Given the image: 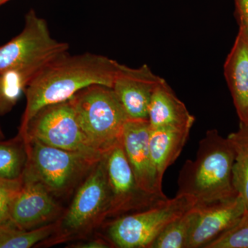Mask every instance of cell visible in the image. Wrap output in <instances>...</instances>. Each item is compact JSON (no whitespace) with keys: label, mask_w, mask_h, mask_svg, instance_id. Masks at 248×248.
I'll return each mask as SVG.
<instances>
[{"label":"cell","mask_w":248,"mask_h":248,"mask_svg":"<svg viewBox=\"0 0 248 248\" xmlns=\"http://www.w3.org/2000/svg\"><path fill=\"white\" fill-rule=\"evenodd\" d=\"M68 45L50 35L47 22L31 10L20 33L0 46V75L16 72L29 81L49 62L68 53Z\"/></svg>","instance_id":"4"},{"label":"cell","mask_w":248,"mask_h":248,"mask_svg":"<svg viewBox=\"0 0 248 248\" xmlns=\"http://www.w3.org/2000/svg\"><path fill=\"white\" fill-rule=\"evenodd\" d=\"M191 128L174 125L151 128L150 151L158 179L161 183L166 170L182 153Z\"/></svg>","instance_id":"16"},{"label":"cell","mask_w":248,"mask_h":248,"mask_svg":"<svg viewBox=\"0 0 248 248\" xmlns=\"http://www.w3.org/2000/svg\"><path fill=\"white\" fill-rule=\"evenodd\" d=\"M108 179L112 195L110 217L117 218L138 213L169 200L166 195H151L140 188L127 159L122 141L106 155Z\"/></svg>","instance_id":"9"},{"label":"cell","mask_w":248,"mask_h":248,"mask_svg":"<svg viewBox=\"0 0 248 248\" xmlns=\"http://www.w3.org/2000/svg\"><path fill=\"white\" fill-rule=\"evenodd\" d=\"M71 101L83 131L102 154L107 155L122 141L128 117L112 88L91 85Z\"/></svg>","instance_id":"3"},{"label":"cell","mask_w":248,"mask_h":248,"mask_svg":"<svg viewBox=\"0 0 248 248\" xmlns=\"http://www.w3.org/2000/svg\"><path fill=\"white\" fill-rule=\"evenodd\" d=\"M8 1H9V0H0V6L1 4H4V3L7 2Z\"/></svg>","instance_id":"26"},{"label":"cell","mask_w":248,"mask_h":248,"mask_svg":"<svg viewBox=\"0 0 248 248\" xmlns=\"http://www.w3.org/2000/svg\"><path fill=\"white\" fill-rule=\"evenodd\" d=\"M197 217L187 248H205L236 224L246 211L239 195L229 200L196 205Z\"/></svg>","instance_id":"13"},{"label":"cell","mask_w":248,"mask_h":248,"mask_svg":"<svg viewBox=\"0 0 248 248\" xmlns=\"http://www.w3.org/2000/svg\"><path fill=\"white\" fill-rule=\"evenodd\" d=\"M48 146L102 159V154L90 141L78 122L71 99L41 109L19 133Z\"/></svg>","instance_id":"7"},{"label":"cell","mask_w":248,"mask_h":248,"mask_svg":"<svg viewBox=\"0 0 248 248\" xmlns=\"http://www.w3.org/2000/svg\"><path fill=\"white\" fill-rule=\"evenodd\" d=\"M234 151L228 138L216 129L208 130L199 143L195 160H187L179 172L177 195L189 197L196 205L238 196L233 185Z\"/></svg>","instance_id":"2"},{"label":"cell","mask_w":248,"mask_h":248,"mask_svg":"<svg viewBox=\"0 0 248 248\" xmlns=\"http://www.w3.org/2000/svg\"><path fill=\"white\" fill-rule=\"evenodd\" d=\"M234 151L233 185L248 210V124L239 123V129L228 135Z\"/></svg>","instance_id":"17"},{"label":"cell","mask_w":248,"mask_h":248,"mask_svg":"<svg viewBox=\"0 0 248 248\" xmlns=\"http://www.w3.org/2000/svg\"><path fill=\"white\" fill-rule=\"evenodd\" d=\"M60 211L43 183L25 167L22 185L11 203L8 221L21 229H35L51 223Z\"/></svg>","instance_id":"10"},{"label":"cell","mask_w":248,"mask_h":248,"mask_svg":"<svg viewBox=\"0 0 248 248\" xmlns=\"http://www.w3.org/2000/svg\"><path fill=\"white\" fill-rule=\"evenodd\" d=\"M148 120L151 128L168 125L192 128L195 118L163 79L152 95Z\"/></svg>","instance_id":"15"},{"label":"cell","mask_w":248,"mask_h":248,"mask_svg":"<svg viewBox=\"0 0 248 248\" xmlns=\"http://www.w3.org/2000/svg\"><path fill=\"white\" fill-rule=\"evenodd\" d=\"M23 140L27 153L25 167L54 195L66 194L101 159L48 146L35 139Z\"/></svg>","instance_id":"5"},{"label":"cell","mask_w":248,"mask_h":248,"mask_svg":"<svg viewBox=\"0 0 248 248\" xmlns=\"http://www.w3.org/2000/svg\"><path fill=\"white\" fill-rule=\"evenodd\" d=\"M148 120H130L124 124L122 141L140 188L151 195L165 196L152 160Z\"/></svg>","instance_id":"11"},{"label":"cell","mask_w":248,"mask_h":248,"mask_svg":"<svg viewBox=\"0 0 248 248\" xmlns=\"http://www.w3.org/2000/svg\"><path fill=\"white\" fill-rule=\"evenodd\" d=\"M197 217L195 205L171 222L155 240L151 248H187Z\"/></svg>","instance_id":"19"},{"label":"cell","mask_w":248,"mask_h":248,"mask_svg":"<svg viewBox=\"0 0 248 248\" xmlns=\"http://www.w3.org/2000/svg\"><path fill=\"white\" fill-rule=\"evenodd\" d=\"M106 155L91 170L80 186L71 206L59 223L56 240L81 234L110 217L112 195L108 179Z\"/></svg>","instance_id":"8"},{"label":"cell","mask_w":248,"mask_h":248,"mask_svg":"<svg viewBox=\"0 0 248 248\" xmlns=\"http://www.w3.org/2000/svg\"><path fill=\"white\" fill-rule=\"evenodd\" d=\"M19 138L17 141L0 143V178L16 180L22 177L27 153L24 140Z\"/></svg>","instance_id":"20"},{"label":"cell","mask_w":248,"mask_h":248,"mask_svg":"<svg viewBox=\"0 0 248 248\" xmlns=\"http://www.w3.org/2000/svg\"><path fill=\"white\" fill-rule=\"evenodd\" d=\"M119 64L107 57L89 53L72 56L66 53L49 62L24 91L27 105L19 133L43 108L69 100L91 85L112 88Z\"/></svg>","instance_id":"1"},{"label":"cell","mask_w":248,"mask_h":248,"mask_svg":"<svg viewBox=\"0 0 248 248\" xmlns=\"http://www.w3.org/2000/svg\"><path fill=\"white\" fill-rule=\"evenodd\" d=\"M223 69L240 122L248 124V31L244 27H239Z\"/></svg>","instance_id":"14"},{"label":"cell","mask_w":248,"mask_h":248,"mask_svg":"<svg viewBox=\"0 0 248 248\" xmlns=\"http://www.w3.org/2000/svg\"><path fill=\"white\" fill-rule=\"evenodd\" d=\"M235 16L239 27L248 31V0H234Z\"/></svg>","instance_id":"24"},{"label":"cell","mask_w":248,"mask_h":248,"mask_svg":"<svg viewBox=\"0 0 248 248\" xmlns=\"http://www.w3.org/2000/svg\"><path fill=\"white\" fill-rule=\"evenodd\" d=\"M59 223L32 230L18 228L7 221L0 225V248H29L48 239L58 231Z\"/></svg>","instance_id":"18"},{"label":"cell","mask_w":248,"mask_h":248,"mask_svg":"<svg viewBox=\"0 0 248 248\" xmlns=\"http://www.w3.org/2000/svg\"><path fill=\"white\" fill-rule=\"evenodd\" d=\"M1 137H2V135H1V133H0V138H1Z\"/></svg>","instance_id":"27"},{"label":"cell","mask_w":248,"mask_h":248,"mask_svg":"<svg viewBox=\"0 0 248 248\" xmlns=\"http://www.w3.org/2000/svg\"><path fill=\"white\" fill-rule=\"evenodd\" d=\"M22 185V177L16 180L0 178V225L9 219L11 203Z\"/></svg>","instance_id":"23"},{"label":"cell","mask_w":248,"mask_h":248,"mask_svg":"<svg viewBox=\"0 0 248 248\" xmlns=\"http://www.w3.org/2000/svg\"><path fill=\"white\" fill-rule=\"evenodd\" d=\"M196 205L189 197L174 198L151 208L115 218L108 230L112 245L120 248H151L171 222Z\"/></svg>","instance_id":"6"},{"label":"cell","mask_w":248,"mask_h":248,"mask_svg":"<svg viewBox=\"0 0 248 248\" xmlns=\"http://www.w3.org/2000/svg\"><path fill=\"white\" fill-rule=\"evenodd\" d=\"M163 78L146 64L137 68L119 64L112 89L130 120H148L153 92Z\"/></svg>","instance_id":"12"},{"label":"cell","mask_w":248,"mask_h":248,"mask_svg":"<svg viewBox=\"0 0 248 248\" xmlns=\"http://www.w3.org/2000/svg\"><path fill=\"white\" fill-rule=\"evenodd\" d=\"M28 84L29 80L16 72L0 75V115L12 109Z\"/></svg>","instance_id":"21"},{"label":"cell","mask_w":248,"mask_h":248,"mask_svg":"<svg viewBox=\"0 0 248 248\" xmlns=\"http://www.w3.org/2000/svg\"><path fill=\"white\" fill-rule=\"evenodd\" d=\"M111 244L104 240L97 239L91 240L87 242L83 243V244H79L76 245V246H72V247L77 248H110Z\"/></svg>","instance_id":"25"},{"label":"cell","mask_w":248,"mask_h":248,"mask_svg":"<svg viewBox=\"0 0 248 248\" xmlns=\"http://www.w3.org/2000/svg\"><path fill=\"white\" fill-rule=\"evenodd\" d=\"M205 248H248V210L231 229Z\"/></svg>","instance_id":"22"}]
</instances>
